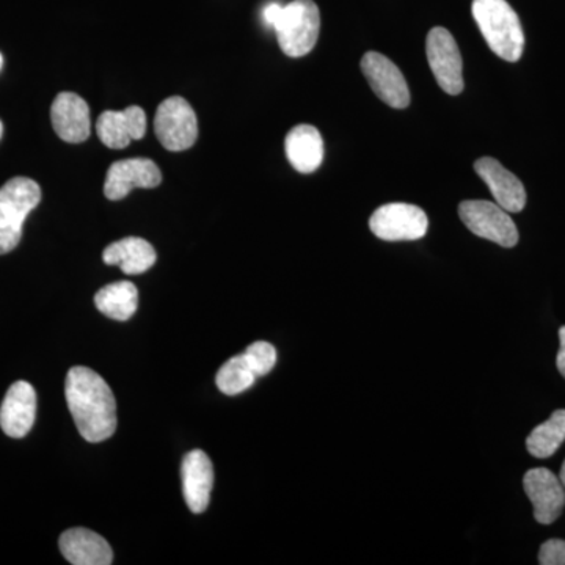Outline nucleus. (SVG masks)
Returning <instances> with one entry per match:
<instances>
[{
  "label": "nucleus",
  "mask_w": 565,
  "mask_h": 565,
  "mask_svg": "<svg viewBox=\"0 0 565 565\" xmlns=\"http://www.w3.org/2000/svg\"><path fill=\"white\" fill-rule=\"evenodd\" d=\"M66 403L85 440L99 444L117 430V403L106 381L90 367H71L65 384Z\"/></svg>",
  "instance_id": "1"
},
{
  "label": "nucleus",
  "mask_w": 565,
  "mask_h": 565,
  "mask_svg": "<svg viewBox=\"0 0 565 565\" xmlns=\"http://www.w3.org/2000/svg\"><path fill=\"white\" fill-rule=\"evenodd\" d=\"M473 17L490 50L505 62H519L525 33L519 14L505 0H475Z\"/></svg>",
  "instance_id": "2"
},
{
  "label": "nucleus",
  "mask_w": 565,
  "mask_h": 565,
  "mask_svg": "<svg viewBox=\"0 0 565 565\" xmlns=\"http://www.w3.org/2000/svg\"><path fill=\"white\" fill-rule=\"evenodd\" d=\"M40 202V185L31 178H13L0 188V255L18 247L22 225Z\"/></svg>",
  "instance_id": "3"
},
{
  "label": "nucleus",
  "mask_w": 565,
  "mask_h": 565,
  "mask_svg": "<svg viewBox=\"0 0 565 565\" xmlns=\"http://www.w3.org/2000/svg\"><path fill=\"white\" fill-rule=\"evenodd\" d=\"M278 44L288 57L310 54L318 43L321 14L313 0H292L282 6L280 18L274 28Z\"/></svg>",
  "instance_id": "4"
},
{
  "label": "nucleus",
  "mask_w": 565,
  "mask_h": 565,
  "mask_svg": "<svg viewBox=\"0 0 565 565\" xmlns=\"http://www.w3.org/2000/svg\"><path fill=\"white\" fill-rule=\"evenodd\" d=\"M459 217L476 236L512 248L519 244V230L508 211L500 204L486 200H468L460 203Z\"/></svg>",
  "instance_id": "5"
},
{
  "label": "nucleus",
  "mask_w": 565,
  "mask_h": 565,
  "mask_svg": "<svg viewBox=\"0 0 565 565\" xmlns=\"http://www.w3.org/2000/svg\"><path fill=\"white\" fill-rule=\"evenodd\" d=\"M370 228L386 243L418 241L426 236L429 218L422 207L408 203H388L371 215Z\"/></svg>",
  "instance_id": "6"
},
{
  "label": "nucleus",
  "mask_w": 565,
  "mask_h": 565,
  "mask_svg": "<svg viewBox=\"0 0 565 565\" xmlns=\"http://www.w3.org/2000/svg\"><path fill=\"white\" fill-rule=\"evenodd\" d=\"M154 131L166 150H189L199 139L195 110L181 96L166 99L156 111Z\"/></svg>",
  "instance_id": "7"
},
{
  "label": "nucleus",
  "mask_w": 565,
  "mask_h": 565,
  "mask_svg": "<svg viewBox=\"0 0 565 565\" xmlns=\"http://www.w3.org/2000/svg\"><path fill=\"white\" fill-rule=\"evenodd\" d=\"M427 61L435 81L448 95L463 90V62L455 36L445 28H434L426 40Z\"/></svg>",
  "instance_id": "8"
},
{
  "label": "nucleus",
  "mask_w": 565,
  "mask_h": 565,
  "mask_svg": "<svg viewBox=\"0 0 565 565\" xmlns=\"http://www.w3.org/2000/svg\"><path fill=\"white\" fill-rule=\"evenodd\" d=\"M362 71L375 96L394 109H405L411 104V90L401 70L379 52H366Z\"/></svg>",
  "instance_id": "9"
},
{
  "label": "nucleus",
  "mask_w": 565,
  "mask_h": 565,
  "mask_svg": "<svg viewBox=\"0 0 565 565\" xmlns=\"http://www.w3.org/2000/svg\"><path fill=\"white\" fill-rule=\"evenodd\" d=\"M162 182V173L151 159H125L111 163L104 182V193L111 202L125 199L132 189H154Z\"/></svg>",
  "instance_id": "10"
},
{
  "label": "nucleus",
  "mask_w": 565,
  "mask_h": 565,
  "mask_svg": "<svg viewBox=\"0 0 565 565\" xmlns=\"http://www.w3.org/2000/svg\"><path fill=\"white\" fill-rule=\"evenodd\" d=\"M523 487L534 508V519L541 525H552L563 514L565 490L559 478L548 468L526 471Z\"/></svg>",
  "instance_id": "11"
},
{
  "label": "nucleus",
  "mask_w": 565,
  "mask_h": 565,
  "mask_svg": "<svg viewBox=\"0 0 565 565\" xmlns=\"http://www.w3.org/2000/svg\"><path fill=\"white\" fill-rule=\"evenodd\" d=\"M54 131L66 143H82L90 137V109L76 93L63 92L51 107Z\"/></svg>",
  "instance_id": "12"
},
{
  "label": "nucleus",
  "mask_w": 565,
  "mask_h": 565,
  "mask_svg": "<svg viewBox=\"0 0 565 565\" xmlns=\"http://www.w3.org/2000/svg\"><path fill=\"white\" fill-rule=\"evenodd\" d=\"M99 140L111 150H122L134 140H141L147 134V115L139 106L121 111L107 110L96 122Z\"/></svg>",
  "instance_id": "13"
},
{
  "label": "nucleus",
  "mask_w": 565,
  "mask_h": 565,
  "mask_svg": "<svg viewBox=\"0 0 565 565\" xmlns=\"http://www.w3.org/2000/svg\"><path fill=\"white\" fill-rule=\"evenodd\" d=\"M36 416V393L29 382H14L0 407V427L11 438L25 437Z\"/></svg>",
  "instance_id": "14"
},
{
  "label": "nucleus",
  "mask_w": 565,
  "mask_h": 565,
  "mask_svg": "<svg viewBox=\"0 0 565 565\" xmlns=\"http://www.w3.org/2000/svg\"><path fill=\"white\" fill-rule=\"evenodd\" d=\"M182 490L184 500L193 514L206 511L214 487V468L206 452L193 449L182 460Z\"/></svg>",
  "instance_id": "15"
},
{
  "label": "nucleus",
  "mask_w": 565,
  "mask_h": 565,
  "mask_svg": "<svg viewBox=\"0 0 565 565\" xmlns=\"http://www.w3.org/2000/svg\"><path fill=\"white\" fill-rule=\"evenodd\" d=\"M476 173L489 185L493 199L504 211L522 212L526 204V191L523 182L514 173L504 169L497 159L481 158L475 162Z\"/></svg>",
  "instance_id": "16"
},
{
  "label": "nucleus",
  "mask_w": 565,
  "mask_h": 565,
  "mask_svg": "<svg viewBox=\"0 0 565 565\" xmlns=\"http://www.w3.org/2000/svg\"><path fill=\"white\" fill-rule=\"evenodd\" d=\"M62 555L74 565H109L114 563L111 546L103 535L85 527H73L61 535Z\"/></svg>",
  "instance_id": "17"
},
{
  "label": "nucleus",
  "mask_w": 565,
  "mask_h": 565,
  "mask_svg": "<svg viewBox=\"0 0 565 565\" xmlns=\"http://www.w3.org/2000/svg\"><path fill=\"white\" fill-rule=\"evenodd\" d=\"M286 156L299 173H313L323 161L321 132L310 125H299L286 136Z\"/></svg>",
  "instance_id": "18"
},
{
  "label": "nucleus",
  "mask_w": 565,
  "mask_h": 565,
  "mask_svg": "<svg viewBox=\"0 0 565 565\" xmlns=\"http://www.w3.org/2000/svg\"><path fill=\"white\" fill-rule=\"evenodd\" d=\"M156 250L141 237H125L110 244L103 253L107 266H120L126 275H139L150 270L156 263Z\"/></svg>",
  "instance_id": "19"
},
{
  "label": "nucleus",
  "mask_w": 565,
  "mask_h": 565,
  "mask_svg": "<svg viewBox=\"0 0 565 565\" xmlns=\"http://www.w3.org/2000/svg\"><path fill=\"white\" fill-rule=\"evenodd\" d=\"M95 303L107 318L128 321L139 307V291L131 281L111 282L96 292Z\"/></svg>",
  "instance_id": "20"
},
{
  "label": "nucleus",
  "mask_w": 565,
  "mask_h": 565,
  "mask_svg": "<svg viewBox=\"0 0 565 565\" xmlns=\"http://www.w3.org/2000/svg\"><path fill=\"white\" fill-rule=\"evenodd\" d=\"M565 441V411H556L526 438L527 452L535 459H548Z\"/></svg>",
  "instance_id": "21"
},
{
  "label": "nucleus",
  "mask_w": 565,
  "mask_h": 565,
  "mask_svg": "<svg viewBox=\"0 0 565 565\" xmlns=\"http://www.w3.org/2000/svg\"><path fill=\"white\" fill-rule=\"evenodd\" d=\"M256 379H258V374H256L247 353L244 352L223 364L215 377V384L226 396H236V394L247 392L255 384Z\"/></svg>",
  "instance_id": "22"
},
{
  "label": "nucleus",
  "mask_w": 565,
  "mask_h": 565,
  "mask_svg": "<svg viewBox=\"0 0 565 565\" xmlns=\"http://www.w3.org/2000/svg\"><path fill=\"white\" fill-rule=\"evenodd\" d=\"M245 353L250 359L258 377L269 374L274 370L275 363H277V351H275L273 344L266 343V341H256V343L248 345Z\"/></svg>",
  "instance_id": "23"
},
{
  "label": "nucleus",
  "mask_w": 565,
  "mask_h": 565,
  "mask_svg": "<svg viewBox=\"0 0 565 565\" xmlns=\"http://www.w3.org/2000/svg\"><path fill=\"white\" fill-rule=\"evenodd\" d=\"M539 564L565 565V541H561V539L546 541L539 552Z\"/></svg>",
  "instance_id": "24"
},
{
  "label": "nucleus",
  "mask_w": 565,
  "mask_h": 565,
  "mask_svg": "<svg viewBox=\"0 0 565 565\" xmlns=\"http://www.w3.org/2000/svg\"><path fill=\"white\" fill-rule=\"evenodd\" d=\"M282 6L278 2L269 3V6L264 7L263 10V21L267 28H275L277 24L278 18H280Z\"/></svg>",
  "instance_id": "25"
},
{
  "label": "nucleus",
  "mask_w": 565,
  "mask_h": 565,
  "mask_svg": "<svg viewBox=\"0 0 565 565\" xmlns=\"http://www.w3.org/2000/svg\"><path fill=\"white\" fill-rule=\"evenodd\" d=\"M559 352H557L556 366L565 379V326L559 329Z\"/></svg>",
  "instance_id": "26"
},
{
  "label": "nucleus",
  "mask_w": 565,
  "mask_h": 565,
  "mask_svg": "<svg viewBox=\"0 0 565 565\" xmlns=\"http://www.w3.org/2000/svg\"><path fill=\"white\" fill-rule=\"evenodd\" d=\"M559 481H561V484H563L564 490H565V460L563 463V468H561Z\"/></svg>",
  "instance_id": "27"
},
{
  "label": "nucleus",
  "mask_w": 565,
  "mask_h": 565,
  "mask_svg": "<svg viewBox=\"0 0 565 565\" xmlns=\"http://www.w3.org/2000/svg\"><path fill=\"white\" fill-rule=\"evenodd\" d=\"M2 134H3V125H2V121H0V139H2Z\"/></svg>",
  "instance_id": "28"
},
{
  "label": "nucleus",
  "mask_w": 565,
  "mask_h": 565,
  "mask_svg": "<svg viewBox=\"0 0 565 565\" xmlns=\"http://www.w3.org/2000/svg\"><path fill=\"white\" fill-rule=\"evenodd\" d=\"M2 65H3V57H2V54H0V70H2Z\"/></svg>",
  "instance_id": "29"
}]
</instances>
